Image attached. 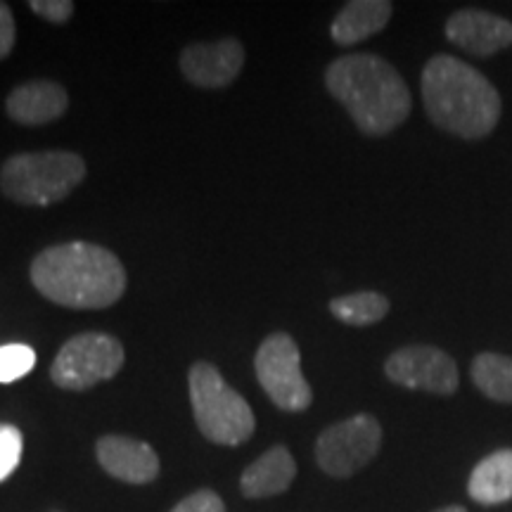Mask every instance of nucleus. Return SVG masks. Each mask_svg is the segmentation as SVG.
<instances>
[{
  "instance_id": "nucleus-15",
  "label": "nucleus",
  "mask_w": 512,
  "mask_h": 512,
  "mask_svg": "<svg viewBox=\"0 0 512 512\" xmlns=\"http://www.w3.org/2000/svg\"><path fill=\"white\" fill-rule=\"evenodd\" d=\"M392 12L394 5L387 0H351L332 22V41L339 46H354V43L366 41L387 27Z\"/></svg>"
},
{
  "instance_id": "nucleus-2",
  "label": "nucleus",
  "mask_w": 512,
  "mask_h": 512,
  "mask_svg": "<svg viewBox=\"0 0 512 512\" xmlns=\"http://www.w3.org/2000/svg\"><path fill=\"white\" fill-rule=\"evenodd\" d=\"M422 102L434 126L465 140L489 136L501 119V95L491 81L451 55L425 64Z\"/></svg>"
},
{
  "instance_id": "nucleus-22",
  "label": "nucleus",
  "mask_w": 512,
  "mask_h": 512,
  "mask_svg": "<svg viewBox=\"0 0 512 512\" xmlns=\"http://www.w3.org/2000/svg\"><path fill=\"white\" fill-rule=\"evenodd\" d=\"M29 8L34 10L38 17L48 19V22H53V24L69 22L74 15L72 0H31Z\"/></svg>"
},
{
  "instance_id": "nucleus-5",
  "label": "nucleus",
  "mask_w": 512,
  "mask_h": 512,
  "mask_svg": "<svg viewBox=\"0 0 512 512\" xmlns=\"http://www.w3.org/2000/svg\"><path fill=\"white\" fill-rule=\"evenodd\" d=\"M190 403L197 427L209 441L240 446L254 434L256 420L249 403L223 380L221 370L207 361L190 368Z\"/></svg>"
},
{
  "instance_id": "nucleus-18",
  "label": "nucleus",
  "mask_w": 512,
  "mask_h": 512,
  "mask_svg": "<svg viewBox=\"0 0 512 512\" xmlns=\"http://www.w3.org/2000/svg\"><path fill=\"white\" fill-rule=\"evenodd\" d=\"M332 316L342 323L363 328V325H375L389 313V299L380 292H354L344 294L330 302Z\"/></svg>"
},
{
  "instance_id": "nucleus-9",
  "label": "nucleus",
  "mask_w": 512,
  "mask_h": 512,
  "mask_svg": "<svg viewBox=\"0 0 512 512\" xmlns=\"http://www.w3.org/2000/svg\"><path fill=\"white\" fill-rule=\"evenodd\" d=\"M384 375L406 389H420L439 396L458 392V366L444 349L430 344H415L394 351L384 363Z\"/></svg>"
},
{
  "instance_id": "nucleus-4",
  "label": "nucleus",
  "mask_w": 512,
  "mask_h": 512,
  "mask_svg": "<svg viewBox=\"0 0 512 512\" xmlns=\"http://www.w3.org/2000/svg\"><path fill=\"white\" fill-rule=\"evenodd\" d=\"M83 178L86 162L76 152H22L0 169V190L17 204L48 207L62 202Z\"/></svg>"
},
{
  "instance_id": "nucleus-20",
  "label": "nucleus",
  "mask_w": 512,
  "mask_h": 512,
  "mask_svg": "<svg viewBox=\"0 0 512 512\" xmlns=\"http://www.w3.org/2000/svg\"><path fill=\"white\" fill-rule=\"evenodd\" d=\"M22 432L12 425H0V482L17 470L22 460Z\"/></svg>"
},
{
  "instance_id": "nucleus-16",
  "label": "nucleus",
  "mask_w": 512,
  "mask_h": 512,
  "mask_svg": "<svg viewBox=\"0 0 512 512\" xmlns=\"http://www.w3.org/2000/svg\"><path fill=\"white\" fill-rule=\"evenodd\" d=\"M467 494L479 505H501L512 498V448L479 460L467 482Z\"/></svg>"
},
{
  "instance_id": "nucleus-11",
  "label": "nucleus",
  "mask_w": 512,
  "mask_h": 512,
  "mask_svg": "<svg viewBox=\"0 0 512 512\" xmlns=\"http://www.w3.org/2000/svg\"><path fill=\"white\" fill-rule=\"evenodd\" d=\"M446 38L465 53L489 57L512 46V24L484 10H460L448 17Z\"/></svg>"
},
{
  "instance_id": "nucleus-21",
  "label": "nucleus",
  "mask_w": 512,
  "mask_h": 512,
  "mask_svg": "<svg viewBox=\"0 0 512 512\" xmlns=\"http://www.w3.org/2000/svg\"><path fill=\"white\" fill-rule=\"evenodd\" d=\"M171 512H226L221 496L211 489L195 491V494L183 498Z\"/></svg>"
},
{
  "instance_id": "nucleus-13",
  "label": "nucleus",
  "mask_w": 512,
  "mask_h": 512,
  "mask_svg": "<svg viewBox=\"0 0 512 512\" xmlns=\"http://www.w3.org/2000/svg\"><path fill=\"white\" fill-rule=\"evenodd\" d=\"M67 91L55 81H29L8 95L5 110L22 126H43L67 112Z\"/></svg>"
},
{
  "instance_id": "nucleus-10",
  "label": "nucleus",
  "mask_w": 512,
  "mask_h": 512,
  "mask_svg": "<svg viewBox=\"0 0 512 512\" xmlns=\"http://www.w3.org/2000/svg\"><path fill=\"white\" fill-rule=\"evenodd\" d=\"M245 64V48L238 38L214 43H190L181 53V72L192 86L226 88L238 79Z\"/></svg>"
},
{
  "instance_id": "nucleus-7",
  "label": "nucleus",
  "mask_w": 512,
  "mask_h": 512,
  "mask_svg": "<svg viewBox=\"0 0 512 512\" xmlns=\"http://www.w3.org/2000/svg\"><path fill=\"white\" fill-rule=\"evenodd\" d=\"M256 377L275 406L287 413H304L313 392L302 373V354L287 332H273L264 339L254 358Z\"/></svg>"
},
{
  "instance_id": "nucleus-8",
  "label": "nucleus",
  "mask_w": 512,
  "mask_h": 512,
  "mask_svg": "<svg viewBox=\"0 0 512 512\" xmlns=\"http://www.w3.org/2000/svg\"><path fill=\"white\" fill-rule=\"evenodd\" d=\"M382 446V427L373 415L358 413L330 425L316 441V463L325 475L347 479L361 472Z\"/></svg>"
},
{
  "instance_id": "nucleus-12",
  "label": "nucleus",
  "mask_w": 512,
  "mask_h": 512,
  "mask_svg": "<svg viewBox=\"0 0 512 512\" xmlns=\"http://www.w3.org/2000/svg\"><path fill=\"white\" fill-rule=\"evenodd\" d=\"M98 463L107 475L126 484H150L159 475V458L155 448L145 441L110 434L95 446Z\"/></svg>"
},
{
  "instance_id": "nucleus-14",
  "label": "nucleus",
  "mask_w": 512,
  "mask_h": 512,
  "mask_svg": "<svg viewBox=\"0 0 512 512\" xmlns=\"http://www.w3.org/2000/svg\"><path fill=\"white\" fill-rule=\"evenodd\" d=\"M297 477V463L285 446H273L247 467L240 489L247 498H268L285 494Z\"/></svg>"
},
{
  "instance_id": "nucleus-19",
  "label": "nucleus",
  "mask_w": 512,
  "mask_h": 512,
  "mask_svg": "<svg viewBox=\"0 0 512 512\" xmlns=\"http://www.w3.org/2000/svg\"><path fill=\"white\" fill-rule=\"evenodd\" d=\"M36 366V351L27 344H5L0 347V382L8 384L29 375Z\"/></svg>"
},
{
  "instance_id": "nucleus-23",
  "label": "nucleus",
  "mask_w": 512,
  "mask_h": 512,
  "mask_svg": "<svg viewBox=\"0 0 512 512\" xmlns=\"http://www.w3.org/2000/svg\"><path fill=\"white\" fill-rule=\"evenodd\" d=\"M15 17H12V10L8 3H0V60L12 53V46H15Z\"/></svg>"
},
{
  "instance_id": "nucleus-1",
  "label": "nucleus",
  "mask_w": 512,
  "mask_h": 512,
  "mask_svg": "<svg viewBox=\"0 0 512 512\" xmlns=\"http://www.w3.org/2000/svg\"><path fill=\"white\" fill-rule=\"evenodd\" d=\"M31 283L43 297L67 309H107L126 292V271L110 249L93 242H64L36 256Z\"/></svg>"
},
{
  "instance_id": "nucleus-24",
  "label": "nucleus",
  "mask_w": 512,
  "mask_h": 512,
  "mask_svg": "<svg viewBox=\"0 0 512 512\" xmlns=\"http://www.w3.org/2000/svg\"><path fill=\"white\" fill-rule=\"evenodd\" d=\"M437 512H467L463 505H446V508H441Z\"/></svg>"
},
{
  "instance_id": "nucleus-17",
  "label": "nucleus",
  "mask_w": 512,
  "mask_h": 512,
  "mask_svg": "<svg viewBox=\"0 0 512 512\" xmlns=\"http://www.w3.org/2000/svg\"><path fill=\"white\" fill-rule=\"evenodd\" d=\"M472 382L484 396L498 403H512V358L484 351L472 361Z\"/></svg>"
},
{
  "instance_id": "nucleus-6",
  "label": "nucleus",
  "mask_w": 512,
  "mask_h": 512,
  "mask_svg": "<svg viewBox=\"0 0 512 512\" xmlns=\"http://www.w3.org/2000/svg\"><path fill=\"white\" fill-rule=\"evenodd\" d=\"M124 356V347L117 337L105 332H83L64 342L57 351L50 366V380L60 389L83 392L112 380L124 366Z\"/></svg>"
},
{
  "instance_id": "nucleus-3",
  "label": "nucleus",
  "mask_w": 512,
  "mask_h": 512,
  "mask_svg": "<svg viewBox=\"0 0 512 512\" xmlns=\"http://www.w3.org/2000/svg\"><path fill=\"white\" fill-rule=\"evenodd\" d=\"M325 86L368 136H387L411 114V91L406 81L377 55L339 57L325 72Z\"/></svg>"
}]
</instances>
